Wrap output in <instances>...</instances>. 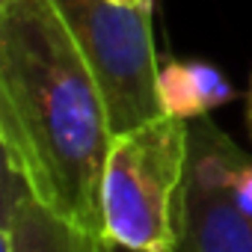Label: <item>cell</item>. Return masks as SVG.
I'll return each instance as SVG.
<instances>
[{"label": "cell", "instance_id": "ba28073f", "mask_svg": "<svg viewBox=\"0 0 252 252\" xmlns=\"http://www.w3.org/2000/svg\"><path fill=\"white\" fill-rule=\"evenodd\" d=\"M246 128L252 137V80H249V92H246Z\"/></svg>", "mask_w": 252, "mask_h": 252}, {"label": "cell", "instance_id": "6da1fadb", "mask_svg": "<svg viewBox=\"0 0 252 252\" xmlns=\"http://www.w3.org/2000/svg\"><path fill=\"white\" fill-rule=\"evenodd\" d=\"M0 143L3 160L54 214L104 237L101 181L113 131L51 0H0Z\"/></svg>", "mask_w": 252, "mask_h": 252}, {"label": "cell", "instance_id": "7a4b0ae2", "mask_svg": "<svg viewBox=\"0 0 252 252\" xmlns=\"http://www.w3.org/2000/svg\"><path fill=\"white\" fill-rule=\"evenodd\" d=\"M190 155V125L160 116L113 137L101 214L104 240L134 252H175V205Z\"/></svg>", "mask_w": 252, "mask_h": 252}, {"label": "cell", "instance_id": "9c48e42d", "mask_svg": "<svg viewBox=\"0 0 252 252\" xmlns=\"http://www.w3.org/2000/svg\"><path fill=\"white\" fill-rule=\"evenodd\" d=\"M116 3H146V0H116Z\"/></svg>", "mask_w": 252, "mask_h": 252}, {"label": "cell", "instance_id": "8992f818", "mask_svg": "<svg viewBox=\"0 0 252 252\" xmlns=\"http://www.w3.org/2000/svg\"><path fill=\"white\" fill-rule=\"evenodd\" d=\"M231 95L228 80L205 63H169L160 68V104L166 116L190 122L231 101Z\"/></svg>", "mask_w": 252, "mask_h": 252}, {"label": "cell", "instance_id": "3957f363", "mask_svg": "<svg viewBox=\"0 0 252 252\" xmlns=\"http://www.w3.org/2000/svg\"><path fill=\"white\" fill-rule=\"evenodd\" d=\"M80 48L107 107L113 137L163 113L160 65L152 39V0H51Z\"/></svg>", "mask_w": 252, "mask_h": 252}, {"label": "cell", "instance_id": "52a82bcc", "mask_svg": "<svg viewBox=\"0 0 252 252\" xmlns=\"http://www.w3.org/2000/svg\"><path fill=\"white\" fill-rule=\"evenodd\" d=\"M95 249H98V252H134V249L116 246V243H110V240H104V237H98V240H95Z\"/></svg>", "mask_w": 252, "mask_h": 252}, {"label": "cell", "instance_id": "5b68a950", "mask_svg": "<svg viewBox=\"0 0 252 252\" xmlns=\"http://www.w3.org/2000/svg\"><path fill=\"white\" fill-rule=\"evenodd\" d=\"M3 175V252H98V237L54 214L18 166L6 160Z\"/></svg>", "mask_w": 252, "mask_h": 252}, {"label": "cell", "instance_id": "277c9868", "mask_svg": "<svg viewBox=\"0 0 252 252\" xmlns=\"http://www.w3.org/2000/svg\"><path fill=\"white\" fill-rule=\"evenodd\" d=\"M211 125L190 128L187 172L175 205V252H252V220L225 190V149Z\"/></svg>", "mask_w": 252, "mask_h": 252}]
</instances>
